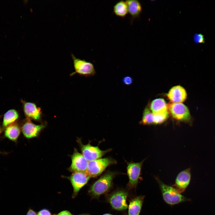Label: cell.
<instances>
[{"instance_id":"12","label":"cell","mask_w":215,"mask_h":215,"mask_svg":"<svg viewBox=\"0 0 215 215\" xmlns=\"http://www.w3.org/2000/svg\"><path fill=\"white\" fill-rule=\"evenodd\" d=\"M86 172H75L68 177L73 189L75 194H77L80 190L87 184L90 178Z\"/></svg>"},{"instance_id":"29","label":"cell","mask_w":215,"mask_h":215,"mask_svg":"<svg viewBox=\"0 0 215 215\" xmlns=\"http://www.w3.org/2000/svg\"><path fill=\"white\" fill-rule=\"evenodd\" d=\"M2 132H3V130L2 126H1L0 124V137Z\"/></svg>"},{"instance_id":"6","label":"cell","mask_w":215,"mask_h":215,"mask_svg":"<svg viewBox=\"0 0 215 215\" xmlns=\"http://www.w3.org/2000/svg\"><path fill=\"white\" fill-rule=\"evenodd\" d=\"M75 71L70 74L71 76L77 74L85 77L94 76L96 71L93 64L84 59H81L71 54Z\"/></svg>"},{"instance_id":"1","label":"cell","mask_w":215,"mask_h":215,"mask_svg":"<svg viewBox=\"0 0 215 215\" xmlns=\"http://www.w3.org/2000/svg\"><path fill=\"white\" fill-rule=\"evenodd\" d=\"M117 173L108 171L91 186L89 193L93 196L97 197L107 192L111 187L113 180Z\"/></svg>"},{"instance_id":"13","label":"cell","mask_w":215,"mask_h":215,"mask_svg":"<svg viewBox=\"0 0 215 215\" xmlns=\"http://www.w3.org/2000/svg\"><path fill=\"white\" fill-rule=\"evenodd\" d=\"M24 113L26 118L35 121H40L41 118L42 113L40 108L32 102L22 101Z\"/></svg>"},{"instance_id":"2","label":"cell","mask_w":215,"mask_h":215,"mask_svg":"<svg viewBox=\"0 0 215 215\" xmlns=\"http://www.w3.org/2000/svg\"><path fill=\"white\" fill-rule=\"evenodd\" d=\"M155 178L159 184L163 199L168 204L173 205L191 200L177 192L173 186L164 183L158 177Z\"/></svg>"},{"instance_id":"27","label":"cell","mask_w":215,"mask_h":215,"mask_svg":"<svg viewBox=\"0 0 215 215\" xmlns=\"http://www.w3.org/2000/svg\"><path fill=\"white\" fill-rule=\"evenodd\" d=\"M26 215H37L33 210L30 209L27 212Z\"/></svg>"},{"instance_id":"4","label":"cell","mask_w":215,"mask_h":215,"mask_svg":"<svg viewBox=\"0 0 215 215\" xmlns=\"http://www.w3.org/2000/svg\"><path fill=\"white\" fill-rule=\"evenodd\" d=\"M168 110L175 120L191 125L193 119L188 108L182 103H172L168 105Z\"/></svg>"},{"instance_id":"25","label":"cell","mask_w":215,"mask_h":215,"mask_svg":"<svg viewBox=\"0 0 215 215\" xmlns=\"http://www.w3.org/2000/svg\"><path fill=\"white\" fill-rule=\"evenodd\" d=\"M37 215H51V214L48 210L43 209L40 211Z\"/></svg>"},{"instance_id":"23","label":"cell","mask_w":215,"mask_h":215,"mask_svg":"<svg viewBox=\"0 0 215 215\" xmlns=\"http://www.w3.org/2000/svg\"><path fill=\"white\" fill-rule=\"evenodd\" d=\"M194 41L196 43H204L205 39L203 35L201 33L195 34L194 37Z\"/></svg>"},{"instance_id":"20","label":"cell","mask_w":215,"mask_h":215,"mask_svg":"<svg viewBox=\"0 0 215 215\" xmlns=\"http://www.w3.org/2000/svg\"><path fill=\"white\" fill-rule=\"evenodd\" d=\"M113 11L116 16L124 17L128 13V8L126 1L120 0L117 2L113 7Z\"/></svg>"},{"instance_id":"19","label":"cell","mask_w":215,"mask_h":215,"mask_svg":"<svg viewBox=\"0 0 215 215\" xmlns=\"http://www.w3.org/2000/svg\"><path fill=\"white\" fill-rule=\"evenodd\" d=\"M127 3L128 13L133 18L138 16L142 10L141 4L139 1L136 0H127Z\"/></svg>"},{"instance_id":"9","label":"cell","mask_w":215,"mask_h":215,"mask_svg":"<svg viewBox=\"0 0 215 215\" xmlns=\"http://www.w3.org/2000/svg\"><path fill=\"white\" fill-rule=\"evenodd\" d=\"M128 193L120 190L115 191L109 196L108 201L112 208L116 210L123 211L128 208L126 199Z\"/></svg>"},{"instance_id":"21","label":"cell","mask_w":215,"mask_h":215,"mask_svg":"<svg viewBox=\"0 0 215 215\" xmlns=\"http://www.w3.org/2000/svg\"><path fill=\"white\" fill-rule=\"evenodd\" d=\"M139 124L144 125L154 124L153 114L149 108L146 107L144 110Z\"/></svg>"},{"instance_id":"10","label":"cell","mask_w":215,"mask_h":215,"mask_svg":"<svg viewBox=\"0 0 215 215\" xmlns=\"http://www.w3.org/2000/svg\"><path fill=\"white\" fill-rule=\"evenodd\" d=\"M71 164L68 168L69 171L73 173L75 172H86L87 167L88 161L82 154L78 152L75 148L73 154L71 155Z\"/></svg>"},{"instance_id":"7","label":"cell","mask_w":215,"mask_h":215,"mask_svg":"<svg viewBox=\"0 0 215 215\" xmlns=\"http://www.w3.org/2000/svg\"><path fill=\"white\" fill-rule=\"evenodd\" d=\"M145 159L138 162H127V173L129 179L128 186L130 188H136L141 174L143 162Z\"/></svg>"},{"instance_id":"3","label":"cell","mask_w":215,"mask_h":215,"mask_svg":"<svg viewBox=\"0 0 215 215\" xmlns=\"http://www.w3.org/2000/svg\"><path fill=\"white\" fill-rule=\"evenodd\" d=\"M116 161L109 157L89 161L86 172L91 177L99 176L108 166L117 163Z\"/></svg>"},{"instance_id":"8","label":"cell","mask_w":215,"mask_h":215,"mask_svg":"<svg viewBox=\"0 0 215 215\" xmlns=\"http://www.w3.org/2000/svg\"><path fill=\"white\" fill-rule=\"evenodd\" d=\"M20 125L24 136L26 139H30L38 136L46 127V124L44 123L36 125L32 122L31 120L26 118Z\"/></svg>"},{"instance_id":"14","label":"cell","mask_w":215,"mask_h":215,"mask_svg":"<svg viewBox=\"0 0 215 215\" xmlns=\"http://www.w3.org/2000/svg\"><path fill=\"white\" fill-rule=\"evenodd\" d=\"M167 96L172 103H181L186 99L187 94L183 87L177 85L171 88Z\"/></svg>"},{"instance_id":"17","label":"cell","mask_w":215,"mask_h":215,"mask_svg":"<svg viewBox=\"0 0 215 215\" xmlns=\"http://www.w3.org/2000/svg\"><path fill=\"white\" fill-rule=\"evenodd\" d=\"M19 118V114L16 110L11 109L7 111L3 117L2 125L3 131L7 127L17 123Z\"/></svg>"},{"instance_id":"18","label":"cell","mask_w":215,"mask_h":215,"mask_svg":"<svg viewBox=\"0 0 215 215\" xmlns=\"http://www.w3.org/2000/svg\"><path fill=\"white\" fill-rule=\"evenodd\" d=\"M150 108L154 114L168 110V105L164 99H156L151 102Z\"/></svg>"},{"instance_id":"31","label":"cell","mask_w":215,"mask_h":215,"mask_svg":"<svg viewBox=\"0 0 215 215\" xmlns=\"http://www.w3.org/2000/svg\"><path fill=\"white\" fill-rule=\"evenodd\" d=\"M90 215L88 214H81V215Z\"/></svg>"},{"instance_id":"30","label":"cell","mask_w":215,"mask_h":215,"mask_svg":"<svg viewBox=\"0 0 215 215\" xmlns=\"http://www.w3.org/2000/svg\"><path fill=\"white\" fill-rule=\"evenodd\" d=\"M103 215H113L110 214H105Z\"/></svg>"},{"instance_id":"16","label":"cell","mask_w":215,"mask_h":215,"mask_svg":"<svg viewBox=\"0 0 215 215\" xmlns=\"http://www.w3.org/2000/svg\"><path fill=\"white\" fill-rule=\"evenodd\" d=\"M145 197V196L140 195L130 200L128 208V215H139Z\"/></svg>"},{"instance_id":"11","label":"cell","mask_w":215,"mask_h":215,"mask_svg":"<svg viewBox=\"0 0 215 215\" xmlns=\"http://www.w3.org/2000/svg\"><path fill=\"white\" fill-rule=\"evenodd\" d=\"M191 178V168L179 172L177 175L174 184L172 186L180 194L183 192L189 184Z\"/></svg>"},{"instance_id":"22","label":"cell","mask_w":215,"mask_h":215,"mask_svg":"<svg viewBox=\"0 0 215 215\" xmlns=\"http://www.w3.org/2000/svg\"><path fill=\"white\" fill-rule=\"evenodd\" d=\"M154 124H161L165 122L169 117L168 110L153 114Z\"/></svg>"},{"instance_id":"5","label":"cell","mask_w":215,"mask_h":215,"mask_svg":"<svg viewBox=\"0 0 215 215\" xmlns=\"http://www.w3.org/2000/svg\"><path fill=\"white\" fill-rule=\"evenodd\" d=\"M77 142L82 155L88 161L100 159L112 150L111 149H109L102 150L98 146H93L90 143L86 145L83 144L79 138L78 139Z\"/></svg>"},{"instance_id":"24","label":"cell","mask_w":215,"mask_h":215,"mask_svg":"<svg viewBox=\"0 0 215 215\" xmlns=\"http://www.w3.org/2000/svg\"><path fill=\"white\" fill-rule=\"evenodd\" d=\"M122 83L125 85L129 86L133 82L132 77L129 76H126L123 77L122 79Z\"/></svg>"},{"instance_id":"26","label":"cell","mask_w":215,"mask_h":215,"mask_svg":"<svg viewBox=\"0 0 215 215\" xmlns=\"http://www.w3.org/2000/svg\"><path fill=\"white\" fill-rule=\"evenodd\" d=\"M57 215H72L68 211H64L59 213Z\"/></svg>"},{"instance_id":"28","label":"cell","mask_w":215,"mask_h":215,"mask_svg":"<svg viewBox=\"0 0 215 215\" xmlns=\"http://www.w3.org/2000/svg\"><path fill=\"white\" fill-rule=\"evenodd\" d=\"M9 153L5 151H0V154H2L3 155H7Z\"/></svg>"},{"instance_id":"15","label":"cell","mask_w":215,"mask_h":215,"mask_svg":"<svg viewBox=\"0 0 215 215\" xmlns=\"http://www.w3.org/2000/svg\"><path fill=\"white\" fill-rule=\"evenodd\" d=\"M21 131L20 125L16 123L7 127L4 129L3 137L16 143Z\"/></svg>"}]
</instances>
